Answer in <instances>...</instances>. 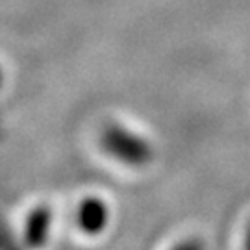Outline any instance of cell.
<instances>
[{"label": "cell", "instance_id": "obj_4", "mask_svg": "<svg viewBox=\"0 0 250 250\" xmlns=\"http://www.w3.org/2000/svg\"><path fill=\"white\" fill-rule=\"evenodd\" d=\"M163 250H208L206 249V243L202 237L198 235H184V237H178L174 241L167 245Z\"/></svg>", "mask_w": 250, "mask_h": 250}, {"label": "cell", "instance_id": "obj_3", "mask_svg": "<svg viewBox=\"0 0 250 250\" xmlns=\"http://www.w3.org/2000/svg\"><path fill=\"white\" fill-rule=\"evenodd\" d=\"M56 213L48 202H37L28 208L21 221L22 250H46L54 237Z\"/></svg>", "mask_w": 250, "mask_h": 250}, {"label": "cell", "instance_id": "obj_1", "mask_svg": "<svg viewBox=\"0 0 250 250\" xmlns=\"http://www.w3.org/2000/svg\"><path fill=\"white\" fill-rule=\"evenodd\" d=\"M99 148L107 161L128 170H143L154 161V145L139 132L123 123H107L99 134Z\"/></svg>", "mask_w": 250, "mask_h": 250}, {"label": "cell", "instance_id": "obj_2", "mask_svg": "<svg viewBox=\"0 0 250 250\" xmlns=\"http://www.w3.org/2000/svg\"><path fill=\"white\" fill-rule=\"evenodd\" d=\"M72 224L82 237L100 239L109 232L113 224V208L104 195L85 193L74 204Z\"/></svg>", "mask_w": 250, "mask_h": 250}]
</instances>
